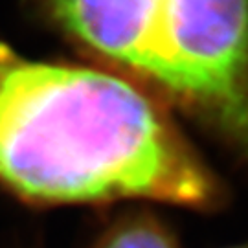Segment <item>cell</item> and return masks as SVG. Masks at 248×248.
Listing matches in <instances>:
<instances>
[{"instance_id":"7a4b0ae2","label":"cell","mask_w":248,"mask_h":248,"mask_svg":"<svg viewBox=\"0 0 248 248\" xmlns=\"http://www.w3.org/2000/svg\"><path fill=\"white\" fill-rule=\"evenodd\" d=\"M64 31L201 116L248 162V0H43Z\"/></svg>"},{"instance_id":"6da1fadb","label":"cell","mask_w":248,"mask_h":248,"mask_svg":"<svg viewBox=\"0 0 248 248\" xmlns=\"http://www.w3.org/2000/svg\"><path fill=\"white\" fill-rule=\"evenodd\" d=\"M0 182L41 204L221 202L219 180L133 83L0 45Z\"/></svg>"},{"instance_id":"277c9868","label":"cell","mask_w":248,"mask_h":248,"mask_svg":"<svg viewBox=\"0 0 248 248\" xmlns=\"http://www.w3.org/2000/svg\"><path fill=\"white\" fill-rule=\"evenodd\" d=\"M230 248H248V243H243V245H235V247H230Z\"/></svg>"},{"instance_id":"3957f363","label":"cell","mask_w":248,"mask_h":248,"mask_svg":"<svg viewBox=\"0 0 248 248\" xmlns=\"http://www.w3.org/2000/svg\"><path fill=\"white\" fill-rule=\"evenodd\" d=\"M96 248H180L177 237L151 213L125 215L101 235Z\"/></svg>"}]
</instances>
